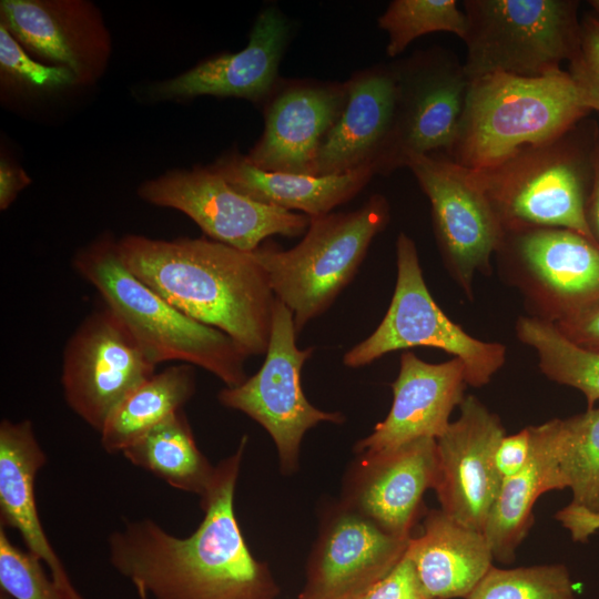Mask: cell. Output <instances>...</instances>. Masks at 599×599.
I'll return each instance as SVG.
<instances>
[{"label": "cell", "instance_id": "cell-1", "mask_svg": "<svg viewBox=\"0 0 599 599\" xmlns=\"http://www.w3.org/2000/svg\"><path fill=\"white\" fill-rule=\"evenodd\" d=\"M246 444L245 435L215 466L193 534L180 538L152 519L128 520L108 538L113 569L154 599H275L280 588L252 555L234 511Z\"/></svg>", "mask_w": 599, "mask_h": 599}, {"label": "cell", "instance_id": "cell-2", "mask_svg": "<svg viewBox=\"0 0 599 599\" xmlns=\"http://www.w3.org/2000/svg\"><path fill=\"white\" fill-rule=\"evenodd\" d=\"M125 266L189 317L227 334L248 357L266 353L275 296L253 252L206 237L118 240Z\"/></svg>", "mask_w": 599, "mask_h": 599}, {"label": "cell", "instance_id": "cell-3", "mask_svg": "<svg viewBox=\"0 0 599 599\" xmlns=\"http://www.w3.org/2000/svg\"><path fill=\"white\" fill-rule=\"evenodd\" d=\"M72 265L156 366L181 361L212 373L226 387L247 379V356L237 344L222 331L189 317L139 280L125 266L112 234L104 233L81 247Z\"/></svg>", "mask_w": 599, "mask_h": 599}, {"label": "cell", "instance_id": "cell-4", "mask_svg": "<svg viewBox=\"0 0 599 599\" xmlns=\"http://www.w3.org/2000/svg\"><path fill=\"white\" fill-rule=\"evenodd\" d=\"M567 70L536 78L493 73L470 80L446 158L481 171L551 140L591 115Z\"/></svg>", "mask_w": 599, "mask_h": 599}, {"label": "cell", "instance_id": "cell-5", "mask_svg": "<svg viewBox=\"0 0 599 599\" xmlns=\"http://www.w3.org/2000/svg\"><path fill=\"white\" fill-rule=\"evenodd\" d=\"M598 126L589 115L494 167L476 170L505 232L567 229L593 241L586 205Z\"/></svg>", "mask_w": 599, "mask_h": 599}, {"label": "cell", "instance_id": "cell-6", "mask_svg": "<svg viewBox=\"0 0 599 599\" xmlns=\"http://www.w3.org/2000/svg\"><path fill=\"white\" fill-rule=\"evenodd\" d=\"M389 219L388 200L374 194L355 211L309 217L304 237L290 250L262 244L253 251L275 298L293 313L297 334L352 282Z\"/></svg>", "mask_w": 599, "mask_h": 599}, {"label": "cell", "instance_id": "cell-7", "mask_svg": "<svg viewBox=\"0 0 599 599\" xmlns=\"http://www.w3.org/2000/svg\"><path fill=\"white\" fill-rule=\"evenodd\" d=\"M579 1L465 0L464 69L536 78L562 70L580 42Z\"/></svg>", "mask_w": 599, "mask_h": 599}, {"label": "cell", "instance_id": "cell-8", "mask_svg": "<svg viewBox=\"0 0 599 599\" xmlns=\"http://www.w3.org/2000/svg\"><path fill=\"white\" fill-rule=\"evenodd\" d=\"M396 265L395 290L384 318L345 353L343 364L357 368L395 351L425 346L461 361L467 385L488 384L506 362V346L475 338L449 319L429 293L415 242L403 232L396 241Z\"/></svg>", "mask_w": 599, "mask_h": 599}, {"label": "cell", "instance_id": "cell-9", "mask_svg": "<svg viewBox=\"0 0 599 599\" xmlns=\"http://www.w3.org/2000/svg\"><path fill=\"white\" fill-rule=\"evenodd\" d=\"M529 316L558 323L599 307V245L567 229L506 231L495 254Z\"/></svg>", "mask_w": 599, "mask_h": 599}, {"label": "cell", "instance_id": "cell-10", "mask_svg": "<svg viewBox=\"0 0 599 599\" xmlns=\"http://www.w3.org/2000/svg\"><path fill=\"white\" fill-rule=\"evenodd\" d=\"M296 335L293 313L276 298L263 365L241 385L217 394L223 406L246 414L270 434L285 474L298 468L301 443L308 429L321 422H344L341 413L323 412L305 397L301 372L314 348L300 349Z\"/></svg>", "mask_w": 599, "mask_h": 599}, {"label": "cell", "instance_id": "cell-11", "mask_svg": "<svg viewBox=\"0 0 599 599\" xmlns=\"http://www.w3.org/2000/svg\"><path fill=\"white\" fill-rule=\"evenodd\" d=\"M428 197L435 238L444 265L461 291L473 297L477 272L488 273L505 230L476 170L433 154L407 166Z\"/></svg>", "mask_w": 599, "mask_h": 599}, {"label": "cell", "instance_id": "cell-12", "mask_svg": "<svg viewBox=\"0 0 599 599\" xmlns=\"http://www.w3.org/2000/svg\"><path fill=\"white\" fill-rule=\"evenodd\" d=\"M393 65L397 79L395 118L377 174L406 167L415 156L440 150L447 153L470 83L464 62L439 47L417 51Z\"/></svg>", "mask_w": 599, "mask_h": 599}, {"label": "cell", "instance_id": "cell-13", "mask_svg": "<svg viewBox=\"0 0 599 599\" xmlns=\"http://www.w3.org/2000/svg\"><path fill=\"white\" fill-rule=\"evenodd\" d=\"M140 199L177 210L212 240L245 252L258 248L272 235L295 237L306 233L309 216L256 202L230 186L206 166L174 169L146 180Z\"/></svg>", "mask_w": 599, "mask_h": 599}, {"label": "cell", "instance_id": "cell-14", "mask_svg": "<svg viewBox=\"0 0 599 599\" xmlns=\"http://www.w3.org/2000/svg\"><path fill=\"white\" fill-rule=\"evenodd\" d=\"M155 368L121 319L102 304L65 344L63 396L71 410L100 433L121 400Z\"/></svg>", "mask_w": 599, "mask_h": 599}, {"label": "cell", "instance_id": "cell-15", "mask_svg": "<svg viewBox=\"0 0 599 599\" xmlns=\"http://www.w3.org/2000/svg\"><path fill=\"white\" fill-rule=\"evenodd\" d=\"M410 538L339 501L323 515L298 599H361L399 564Z\"/></svg>", "mask_w": 599, "mask_h": 599}, {"label": "cell", "instance_id": "cell-16", "mask_svg": "<svg viewBox=\"0 0 599 599\" xmlns=\"http://www.w3.org/2000/svg\"><path fill=\"white\" fill-rule=\"evenodd\" d=\"M459 407V417L436 439L434 489L446 515L483 532L502 483L494 457L506 432L474 395L465 396Z\"/></svg>", "mask_w": 599, "mask_h": 599}, {"label": "cell", "instance_id": "cell-17", "mask_svg": "<svg viewBox=\"0 0 599 599\" xmlns=\"http://www.w3.org/2000/svg\"><path fill=\"white\" fill-rule=\"evenodd\" d=\"M0 23L29 52L69 68L78 85L104 73L111 35L99 9L84 0H1Z\"/></svg>", "mask_w": 599, "mask_h": 599}, {"label": "cell", "instance_id": "cell-18", "mask_svg": "<svg viewBox=\"0 0 599 599\" xmlns=\"http://www.w3.org/2000/svg\"><path fill=\"white\" fill-rule=\"evenodd\" d=\"M437 477L436 439L420 438L397 448L358 454L349 469L341 502L385 531L410 538L422 499Z\"/></svg>", "mask_w": 599, "mask_h": 599}, {"label": "cell", "instance_id": "cell-19", "mask_svg": "<svg viewBox=\"0 0 599 599\" xmlns=\"http://www.w3.org/2000/svg\"><path fill=\"white\" fill-rule=\"evenodd\" d=\"M290 34L287 18L276 7H267L257 16L244 49L206 59L174 78L149 84L144 95L155 102L201 95L267 101L278 83V67Z\"/></svg>", "mask_w": 599, "mask_h": 599}, {"label": "cell", "instance_id": "cell-20", "mask_svg": "<svg viewBox=\"0 0 599 599\" xmlns=\"http://www.w3.org/2000/svg\"><path fill=\"white\" fill-rule=\"evenodd\" d=\"M346 94L345 82L278 81L265 106L264 131L246 160L264 171L309 174Z\"/></svg>", "mask_w": 599, "mask_h": 599}, {"label": "cell", "instance_id": "cell-21", "mask_svg": "<svg viewBox=\"0 0 599 599\" xmlns=\"http://www.w3.org/2000/svg\"><path fill=\"white\" fill-rule=\"evenodd\" d=\"M466 385V369L458 358L430 364L412 352L402 353L390 410L370 435L357 441L356 454L386 451L420 438L437 439L464 400Z\"/></svg>", "mask_w": 599, "mask_h": 599}, {"label": "cell", "instance_id": "cell-22", "mask_svg": "<svg viewBox=\"0 0 599 599\" xmlns=\"http://www.w3.org/2000/svg\"><path fill=\"white\" fill-rule=\"evenodd\" d=\"M345 84L344 108L318 148L311 175H341L366 166L377 174L388 145L397 95L393 63L358 71Z\"/></svg>", "mask_w": 599, "mask_h": 599}, {"label": "cell", "instance_id": "cell-23", "mask_svg": "<svg viewBox=\"0 0 599 599\" xmlns=\"http://www.w3.org/2000/svg\"><path fill=\"white\" fill-rule=\"evenodd\" d=\"M47 460L30 420H1L0 527L18 530L27 550L49 568L64 599H84L51 546L37 509L34 481Z\"/></svg>", "mask_w": 599, "mask_h": 599}, {"label": "cell", "instance_id": "cell-24", "mask_svg": "<svg viewBox=\"0 0 599 599\" xmlns=\"http://www.w3.org/2000/svg\"><path fill=\"white\" fill-rule=\"evenodd\" d=\"M406 556L425 599H466L494 560L483 532L456 521L441 509L426 514L423 532L410 538Z\"/></svg>", "mask_w": 599, "mask_h": 599}, {"label": "cell", "instance_id": "cell-25", "mask_svg": "<svg viewBox=\"0 0 599 599\" xmlns=\"http://www.w3.org/2000/svg\"><path fill=\"white\" fill-rule=\"evenodd\" d=\"M530 453L514 476L502 480L483 530L494 559L510 564L534 522L532 508L540 495L564 489L559 467L557 418L529 426Z\"/></svg>", "mask_w": 599, "mask_h": 599}, {"label": "cell", "instance_id": "cell-26", "mask_svg": "<svg viewBox=\"0 0 599 599\" xmlns=\"http://www.w3.org/2000/svg\"><path fill=\"white\" fill-rule=\"evenodd\" d=\"M207 166L241 194L266 205L301 211L309 217L328 214L348 202L376 174L369 166L327 176L264 171L236 150L219 156Z\"/></svg>", "mask_w": 599, "mask_h": 599}, {"label": "cell", "instance_id": "cell-27", "mask_svg": "<svg viewBox=\"0 0 599 599\" xmlns=\"http://www.w3.org/2000/svg\"><path fill=\"white\" fill-rule=\"evenodd\" d=\"M196 389L190 364L170 366L133 388L111 413L100 435L109 454L122 453L153 427L182 410Z\"/></svg>", "mask_w": 599, "mask_h": 599}, {"label": "cell", "instance_id": "cell-28", "mask_svg": "<svg viewBox=\"0 0 599 599\" xmlns=\"http://www.w3.org/2000/svg\"><path fill=\"white\" fill-rule=\"evenodd\" d=\"M122 454L134 466L171 487L200 498L206 493L215 471V466L199 449L183 410L153 427Z\"/></svg>", "mask_w": 599, "mask_h": 599}, {"label": "cell", "instance_id": "cell-29", "mask_svg": "<svg viewBox=\"0 0 599 599\" xmlns=\"http://www.w3.org/2000/svg\"><path fill=\"white\" fill-rule=\"evenodd\" d=\"M515 329L518 339L535 351L541 373L580 390L588 408H593L599 400V352L576 344L554 323L532 316H520Z\"/></svg>", "mask_w": 599, "mask_h": 599}, {"label": "cell", "instance_id": "cell-30", "mask_svg": "<svg viewBox=\"0 0 599 599\" xmlns=\"http://www.w3.org/2000/svg\"><path fill=\"white\" fill-rule=\"evenodd\" d=\"M558 458L571 506L599 514V408L557 418Z\"/></svg>", "mask_w": 599, "mask_h": 599}, {"label": "cell", "instance_id": "cell-31", "mask_svg": "<svg viewBox=\"0 0 599 599\" xmlns=\"http://www.w3.org/2000/svg\"><path fill=\"white\" fill-rule=\"evenodd\" d=\"M377 23L388 35L389 58L403 53L422 35L449 32L463 40L466 32V17L456 0H393Z\"/></svg>", "mask_w": 599, "mask_h": 599}, {"label": "cell", "instance_id": "cell-32", "mask_svg": "<svg viewBox=\"0 0 599 599\" xmlns=\"http://www.w3.org/2000/svg\"><path fill=\"white\" fill-rule=\"evenodd\" d=\"M466 599H575L564 565L491 567Z\"/></svg>", "mask_w": 599, "mask_h": 599}, {"label": "cell", "instance_id": "cell-33", "mask_svg": "<svg viewBox=\"0 0 599 599\" xmlns=\"http://www.w3.org/2000/svg\"><path fill=\"white\" fill-rule=\"evenodd\" d=\"M1 93L41 94L78 85L65 67L45 64L32 58L9 30L0 23Z\"/></svg>", "mask_w": 599, "mask_h": 599}, {"label": "cell", "instance_id": "cell-34", "mask_svg": "<svg viewBox=\"0 0 599 599\" xmlns=\"http://www.w3.org/2000/svg\"><path fill=\"white\" fill-rule=\"evenodd\" d=\"M1 597L11 599H64L42 561L11 542L0 527Z\"/></svg>", "mask_w": 599, "mask_h": 599}, {"label": "cell", "instance_id": "cell-35", "mask_svg": "<svg viewBox=\"0 0 599 599\" xmlns=\"http://www.w3.org/2000/svg\"><path fill=\"white\" fill-rule=\"evenodd\" d=\"M589 7L581 17L579 47L567 71L586 105L599 112V0L589 1Z\"/></svg>", "mask_w": 599, "mask_h": 599}, {"label": "cell", "instance_id": "cell-36", "mask_svg": "<svg viewBox=\"0 0 599 599\" xmlns=\"http://www.w3.org/2000/svg\"><path fill=\"white\" fill-rule=\"evenodd\" d=\"M420 593L409 558L399 564L361 599H413Z\"/></svg>", "mask_w": 599, "mask_h": 599}, {"label": "cell", "instance_id": "cell-37", "mask_svg": "<svg viewBox=\"0 0 599 599\" xmlns=\"http://www.w3.org/2000/svg\"><path fill=\"white\" fill-rule=\"evenodd\" d=\"M530 453L529 428L512 434L505 435L499 441L495 451V467L504 480L518 473L526 464Z\"/></svg>", "mask_w": 599, "mask_h": 599}, {"label": "cell", "instance_id": "cell-38", "mask_svg": "<svg viewBox=\"0 0 599 599\" xmlns=\"http://www.w3.org/2000/svg\"><path fill=\"white\" fill-rule=\"evenodd\" d=\"M554 324L576 344L599 352V307Z\"/></svg>", "mask_w": 599, "mask_h": 599}, {"label": "cell", "instance_id": "cell-39", "mask_svg": "<svg viewBox=\"0 0 599 599\" xmlns=\"http://www.w3.org/2000/svg\"><path fill=\"white\" fill-rule=\"evenodd\" d=\"M31 182V177L18 163L2 154L0 159V210L6 211Z\"/></svg>", "mask_w": 599, "mask_h": 599}, {"label": "cell", "instance_id": "cell-40", "mask_svg": "<svg viewBox=\"0 0 599 599\" xmlns=\"http://www.w3.org/2000/svg\"><path fill=\"white\" fill-rule=\"evenodd\" d=\"M557 518L571 530L576 541H585L590 534L599 529V514L571 505L558 512Z\"/></svg>", "mask_w": 599, "mask_h": 599}, {"label": "cell", "instance_id": "cell-41", "mask_svg": "<svg viewBox=\"0 0 599 599\" xmlns=\"http://www.w3.org/2000/svg\"><path fill=\"white\" fill-rule=\"evenodd\" d=\"M586 219L593 241L599 245V126L592 152V181L586 205Z\"/></svg>", "mask_w": 599, "mask_h": 599}, {"label": "cell", "instance_id": "cell-42", "mask_svg": "<svg viewBox=\"0 0 599 599\" xmlns=\"http://www.w3.org/2000/svg\"><path fill=\"white\" fill-rule=\"evenodd\" d=\"M135 589L140 599H148L149 596L143 589L141 588H135Z\"/></svg>", "mask_w": 599, "mask_h": 599}, {"label": "cell", "instance_id": "cell-43", "mask_svg": "<svg viewBox=\"0 0 599 599\" xmlns=\"http://www.w3.org/2000/svg\"><path fill=\"white\" fill-rule=\"evenodd\" d=\"M413 599H425V598L422 596V593H418V595H417L415 598H413Z\"/></svg>", "mask_w": 599, "mask_h": 599}]
</instances>
